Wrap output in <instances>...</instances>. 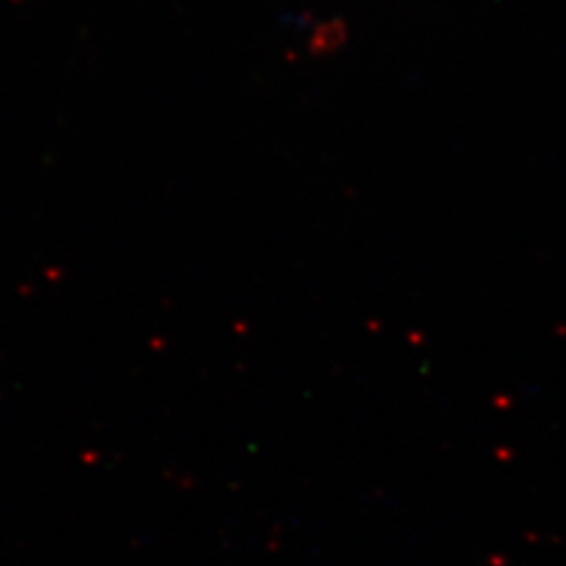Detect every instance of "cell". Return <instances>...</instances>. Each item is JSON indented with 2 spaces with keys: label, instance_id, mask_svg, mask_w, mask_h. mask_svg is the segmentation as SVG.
Returning a JSON list of instances; mask_svg holds the SVG:
<instances>
[]
</instances>
